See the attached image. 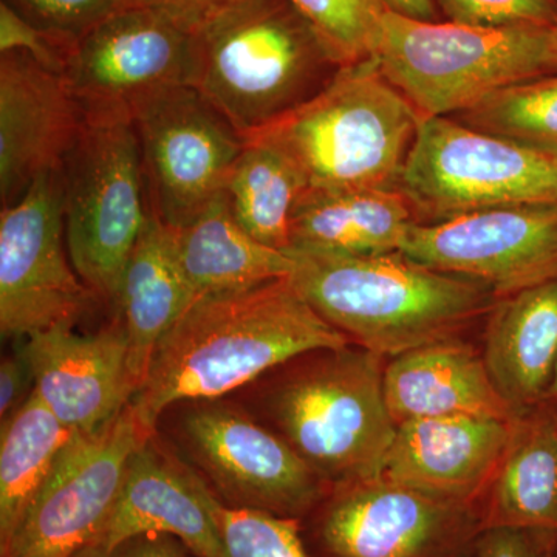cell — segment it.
<instances>
[{
  "instance_id": "obj_34",
  "label": "cell",
  "mask_w": 557,
  "mask_h": 557,
  "mask_svg": "<svg viewBox=\"0 0 557 557\" xmlns=\"http://www.w3.org/2000/svg\"><path fill=\"white\" fill-rule=\"evenodd\" d=\"M557 534L518 528L480 531L467 557H556Z\"/></svg>"
},
{
  "instance_id": "obj_16",
  "label": "cell",
  "mask_w": 557,
  "mask_h": 557,
  "mask_svg": "<svg viewBox=\"0 0 557 557\" xmlns=\"http://www.w3.org/2000/svg\"><path fill=\"white\" fill-rule=\"evenodd\" d=\"M64 75L24 51L0 57V200L21 199L42 175L64 168L86 126Z\"/></svg>"
},
{
  "instance_id": "obj_35",
  "label": "cell",
  "mask_w": 557,
  "mask_h": 557,
  "mask_svg": "<svg viewBox=\"0 0 557 557\" xmlns=\"http://www.w3.org/2000/svg\"><path fill=\"white\" fill-rule=\"evenodd\" d=\"M35 392V380L24 350L16 347L0 364V421H7Z\"/></svg>"
},
{
  "instance_id": "obj_24",
  "label": "cell",
  "mask_w": 557,
  "mask_h": 557,
  "mask_svg": "<svg viewBox=\"0 0 557 557\" xmlns=\"http://www.w3.org/2000/svg\"><path fill=\"white\" fill-rule=\"evenodd\" d=\"M416 215L399 189H307L293 214L292 247L364 256L399 252Z\"/></svg>"
},
{
  "instance_id": "obj_37",
  "label": "cell",
  "mask_w": 557,
  "mask_h": 557,
  "mask_svg": "<svg viewBox=\"0 0 557 557\" xmlns=\"http://www.w3.org/2000/svg\"><path fill=\"white\" fill-rule=\"evenodd\" d=\"M231 2L234 0H138V3H143V5L163 7V9L185 14L194 21L200 20L209 11L220 9Z\"/></svg>"
},
{
  "instance_id": "obj_36",
  "label": "cell",
  "mask_w": 557,
  "mask_h": 557,
  "mask_svg": "<svg viewBox=\"0 0 557 557\" xmlns=\"http://www.w3.org/2000/svg\"><path fill=\"white\" fill-rule=\"evenodd\" d=\"M108 557H185L175 541L164 534L143 536L121 545Z\"/></svg>"
},
{
  "instance_id": "obj_14",
  "label": "cell",
  "mask_w": 557,
  "mask_h": 557,
  "mask_svg": "<svg viewBox=\"0 0 557 557\" xmlns=\"http://www.w3.org/2000/svg\"><path fill=\"white\" fill-rule=\"evenodd\" d=\"M482 515L384 479L336 485L319 520L327 557H465Z\"/></svg>"
},
{
  "instance_id": "obj_2",
  "label": "cell",
  "mask_w": 557,
  "mask_h": 557,
  "mask_svg": "<svg viewBox=\"0 0 557 557\" xmlns=\"http://www.w3.org/2000/svg\"><path fill=\"white\" fill-rule=\"evenodd\" d=\"M289 282L351 343L383 358L453 338L497 296L471 278L429 269L403 252L348 255L292 247Z\"/></svg>"
},
{
  "instance_id": "obj_23",
  "label": "cell",
  "mask_w": 557,
  "mask_h": 557,
  "mask_svg": "<svg viewBox=\"0 0 557 557\" xmlns=\"http://www.w3.org/2000/svg\"><path fill=\"white\" fill-rule=\"evenodd\" d=\"M480 509L483 530L557 534V413L547 403L512 421L504 456Z\"/></svg>"
},
{
  "instance_id": "obj_10",
  "label": "cell",
  "mask_w": 557,
  "mask_h": 557,
  "mask_svg": "<svg viewBox=\"0 0 557 557\" xmlns=\"http://www.w3.org/2000/svg\"><path fill=\"white\" fill-rule=\"evenodd\" d=\"M95 300L65 244L64 175L50 172L0 212V332L28 338L75 324Z\"/></svg>"
},
{
  "instance_id": "obj_20",
  "label": "cell",
  "mask_w": 557,
  "mask_h": 557,
  "mask_svg": "<svg viewBox=\"0 0 557 557\" xmlns=\"http://www.w3.org/2000/svg\"><path fill=\"white\" fill-rule=\"evenodd\" d=\"M384 395L397 424L420 418L519 417L498 394L483 355L456 336L391 358L384 369Z\"/></svg>"
},
{
  "instance_id": "obj_31",
  "label": "cell",
  "mask_w": 557,
  "mask_h": 557,
  "mask_svg": "<svg viewBox=\"0 0 557 557\" xmlns=\"http://www.w3.org/2000/svg\"><path fill=\"white\" fill-rule=\"evenodd\" d=\"M67 51L102 21L138 0H3ZM69 54V53H67Z\"/></svg>"
},
{
  "instance_id": "obj_1",
  "label": "cell",
  "mask_w": 557,
  "mask_h": 557,
  "mask_svg": "<svg viewBox=\"0 0 557 557\" xmlns=\"http://www.w3.org/2000/svg\"><path fill=\"white\" fill-rule=\"evenodd\" d=\"M351 341L288 277L194 300L161 338L131 406L149 434L178 403L218 399L289 359Z\"/></svg>"
},
{
  "instance_id": "obj_7",
  "label": "cell",
  "mask_w": 557,
  "mask_h": 557,
  "mask_svg": "<svg viewBox=\"0 0 557 557\" xmlns=\"http://www.w3.org/2000/svg\"><path fill=\"white\" fill-rule=\"evenodd\" d=\"M64 225L73 269L115 309L121 278L150 214L129 113L87 115L64 168Z\"/></svg>"
},
{
  "instance_id": "obj_17",
  "label": "cell",
  "mask_w": 557,
  "mask_h": 557,
  "mask_svg": "<svg viewBox=\"0 0 557 557\" xmlns=\"http://www.w3.org/2000/svg\"><path fill=\"white\" fill-rule=\"evenodd\" d=\"M73 327L70 322L53 325L21 338V347L40 401L76 434H90L123 412L137 394L129 339L119 314L89 335Z\"/></svg>"
},
{
  "instance_id": "obj_11",
  "label": "cell",
  "mask_w": 557,
  "mask_h": 557,
  "mask_svg": "<svg viewBox=\"0 0 557 557\" xmlns=\"http://www.w3.org/2000/svg\"><path fill=\"white\" fill-rule=\"evenodd\" d=\"M132 406L90 434H76L25 509L2 557H78L94 544L119 496L127 461L149 437Z\"/></svg>"
},
{
  "instance_id": "obj_3",
  "label": "cell",
  "mask_w": 557,
  "mask_h": 557,
  "mask_svg": "<svg viewBox=\"0 0 557 557\" xmlns=\"http://www.w3.org/2000/svg\"><path fill=\"white\" fill-rule=\"evenodd\" d=\"M339 69L289 0H234L197 20L189 86L247 139Z\"/></svg>"
},
{
  "instance_id": "obj_38",
  "label": "cell",
  "mask_w": 557,
  "mask_h": 557,
  "mask_svg": "<svg viewBox=\"0 0 557 557\" xmlns=\"http://www.w3.org/2000/svg\"><path fill=\"white\" fill-rule=\"evenodd\" d=\"M381 5L391 13L409 20L435 22L437 20V3L435 0H379Z\"/></svg>"
},
{
  "instance_id": "obj_26",
  "label": "cell",
  "mask_w": 557,
  "mask_h": 557,
  "mask_svg": "<svg viewBox=\"0 0 557 557\" xmlns=\"http://www.w3.org/2000/svg\"><path fill=\"white\" fill-rule=\"evenodd\" d=\"M0 431V545L9 541L76 432L33 392Z\"/></svg>"
},
{
  "instance_id": "obj_8",
  "label": "cell",
  "mask_w": 557,
  "mask_h": 557,
  "mask_svg": "<svg viewBox=\"0 0 557 557\" xmlns=\"http://www.w3.org/2000/svg\"><path fill=\"white\" fill-rule=\"evenodd\" d=\"M398 189L420 223L557 203V159L450 116H431L420 120Z\"/></svg>"
},
{
  "instance_id": "obj_15",
  "label": "cell",
  "mask_w": 557,
  "mask_h": 557,
  "mask_svg": "<svg viewBox=\"0 0 557 557\" xmlns=\"http://www.w3.org/2000/svg\"><path fill=\"white\" fill-rule=\"evenodd\" d=\"M403 255L497 298L557 281V203L511 205L410 228Z\"/></svg>"
},
{
  "instance_id": "obj_9",
  "label": "cell",
  "mask_w": 557,
  "mask_h": 557,
  "mask_svg": "<svg viewBox=\"0 0 557 557\" xmlns=\"http://www.w3.org/2000/svg\"><path fill=\"white\" fill-rule=\"evenodd\" d=\"M149 207L172 230L188 225L225 193L247 139L188 84L132 106Z\"/></svg>"
},
{
  "instance_id": "obj_40",
  "label": "cell",
  "mask_w": 557,
  "mask_h": 557,
  "mask_svg": "<svg viewBox=\"0 0 557 557\" xmlns=\"http://www.w3.org/2000/svg\"><path fill=\"white\" fill-rule=\"evenodd\" d=\"M547 405L549 406V408L555 410V412L557 413V370H556L555 383H553L552 391H549Z\"/></svg>"
},
{
  "instance_id": "obj_19",
  "label": "cell",
  "mask_w": 557,
  "mask_h": 557,
  "mask_svg": "<svg viewBox=\"0 0 557 557\" xmlns=\"http://www.w3.org/2000/svg\"><path fill=\"white\" fill-rule=\"evenodd\" d=\"M512 421L460 416L398 424L383 478L429 496L475 507L496 474Z\"/></svg>"
},
{
  "instance_id": "obj_18",
  "label": "cell",
  "mask_w": 557,
  "mask_h": 557,
  "mask_svg": "<svg viewBox=\"0 0 557 557\" xmlns=\"http://www.w3.org/2000/svg\"><path fill=\"white\" fill-rule=\"evenodd\" d=\"M215 494L199 474L160 449L153 434L132 454L101 533L78 557H108L134 539L164 534L199 557H226Z\"/></svg>"
},
{
  "instance_id": "obj_41",
  "label": "cell",
  "mask_w": 557,
  "mask_h": 557,
  "mask_svg": "<svg viewBox=\"0 0 557 557\" xmlns=\"http://www.w3.org/2000/svg\"><path fill=\"white\" fill-rule=\"evenodd\" d=\"M556 557H557V553H556Z\"/></svg>"
},
{
  "instance_id": "obj_4",
  "label": "cell",
  "mask_w": 557,
  "mask_h": 557,
  "mask_svg": "<svg viewBox=\"0 0 557 557\" xmlns=\"http://www.w3.org/2000/svg\"><path fill=\"white\" fill-rule=\"evenodd\" d=\"M420 120L369 58L247 139L278 150L307 189H398Z\"/></svg>"
},
{
  "instance_id": "obj_25",
  "label": "cell",
  "mask_w": 557,
  "mask_h": 557,
  "mask_svg": "<svg viewBox=\"0 0 557 557\" xmlns=\"http://www.w3.org/2000/svg\"><path fill=\"white\" fill-rule=\"evenodd\" d=\"M172 231L180 270L196 300L256 287L292 273L288 252L265 247L249 236L234 219L225 193L188 225Z\"/></svg>"
},
{
  "instance_id": "obj_21",
  "label": "cell",
  "mask_w": 557,
  "mask_h": 557,
  "mask_svg": "<svg viewBox=\"0 0 557 557\" xmlns=\"http://www.w3.org/2000/svg\"><path fill=\"white\" fill-rule=\"evenodd\" d=\"M483 359L498 394L518 416L547 403L557 370V281L497 299Z\"/></svg>"
},
{
  "instance_id": "obj_22",
  "label": "cell",
  "mask_w": 557,
  "mask_h": 557,
  "mask_svg": "<svg viewBox=\"0 0 557 557\" xmlns=\"http://www.w3.org/2000/svg\"><path fill=\"white\" fill-rule=\"evenodd\" d=\"M194 300L180 270L174 231L150 209L124 269L115 306L129 339L131 372L137 392L148 375L157 344Z\"/></svg>"
},
{
  "instance_id": "obj_32",
  "label": "cell",
  "mask_w": 557,
  "mask_h": 557,
  "mask_svg": "<svg viewBox=\"0 0 557 557\" xmlns=\"http://www.w3.org/2000/svg\"><path fill=\"white\" fill-rule=\"evenodd\" d=\"M456 24L471 27H553L557 0H435Z\"/></svg>"
},
{
  "instance_id": "obj_6",
  "label": "cell",
  "mask_w": 557,
  "mask_h": 557,
  "mask_svg": "<svg viewBox=\"0 0 557 557\" xmlns=\"http://www.w3.org/2000/svg\"><path fill=\"white\" fill-rule=\"evenodd\" d=\"M384 369V358L362 347L324 350L274 391L270 408L282 437L325 483L383 475L398 426Z\"/></svg>"
},
{
  "instance_id": "obj_29",
  "label": "cell",
  "mask_w": 557,
  "mask_h": 557,
  "mask_svg": "<svg viewBox=\"0 0 557 557\" xmlns=\"http://www.w3.org/2000/svg\"><path fill=\"white\" fill-rule=\"evenodd\" d=\"M338 67L372 58L386 9L379 0H289Z\"/></svg>"
},
{
  "instance_id": "obj_30",
  "label": "cell",
  "mask_w": 557,
  "mask_h": 557,
  "mask_svg": "<svg viewBox=\"0 0 557 557\" xmlns=\"http://www.w3.org/2000/svg\"><path fill=\"white\" fill-rule=\"evenodd\" d=\"M214 509L226 557H309L296 519L226 507L219 498Z\"/></svg>"
},
{
  "instance_id": "obj_27",
  "label": "cell",
  "mask_w": 557,
  "mask_h": 557,
  "mask_svg": "<svg viewBox=\"0 0 557 557\" xmlns=\"http://www.w3.org/2000/svg\"><path fill=\"white\" fill-rule=\"evenodd\" d=\"M298 171L278 150L247 139L225 186L237 223L260 244L277 251L292 247L296 205L306 193Z\"/></svg>"
},
{
  "instance_id": "obj_13",
  "label": "cell",
  "mask_w": 557,
  "mask_h": 557,
  "mask_svg": "<svg viewBox=\"0 0 557 557\" xmlns=\"http://www.w3.org/2000/svg\"><path fill=\"white\" fill-rule=\"evenodd\" d=\"M193 403L183 445L231 508L296 519L318 504L325 482L287 440L220 398Z\"/></svg>"
},
{
  "instance_id": "obj_28",
  "label": "cell",
  "mask_w": 557,
  "mask_h": 557,
  "mask_svg": "<svg viewBox=\"0 0 557 557\" xmlns=\"http://www.w3.org/2000/svg\"><path fill=\"white\" fill-rule=\"evenodd\" d=\"M457 120L557 159V73L498 90Z\"/></svg>"
},
{
  "instance_id": "obj_5",
  "label": "cell",
  "mask_w": 557,
  "mask_h": 557,
  "mask_svg": "<svg viewBox=\"0 0 557 557\" xmlns=\"http://www.w3.org/2000/svg\"><path fill=\"white\" fill-rule=\"evenodd\" d=\"M549 36L552 27H471L386 11L372 58L421 119L449 116L555 73Z\"/></svg>"
},
{
  "instance_id": "obj_33",
  "label": "cell",
  "mask_w": 557,
  "mask_h": 557,
  "mask_svg": "<svg viewBox=\"0 0 557 557\" xmlns=\"http://www.w3.org/2000/svg\"><path fill=\"white\" fill-rule=\"evenodd\" d=\"M24 51L51 70H64L67 49L0 0V53Z\"/></svg>"
},
{
  "instance_id": "obj_12",
  "label": "cell",
  "mask_w": 557,
  "mask_h": 557,
  "mask_svg": "<svg viewBox=\"0 0 557 557\" xmlns=\"http://www.w3.org/2000/svg\"><path fill=\"white\" fill-rule=\"evenodd\" d=\"M196 22L157 5L127 7L73 44L67 86L87 115L129 113L153 91L188 84Z\"/></svg>"
},
{
  "instance_id": "obj_39",
  "label": "cell",
  "mask_w": 557,
  "mask_h": 557,
  "mask_svg": "<svg viewBox=\"0 0 557 557\" xmlns=\"http://www.w3.org/2000/svg\"><path fill=\"white\" fill-rule=\"evenodd\" d=\"M549 40H552L553 70L557 73V24L552 27V36H549Z\"/></svg>"
}]
</instances>
